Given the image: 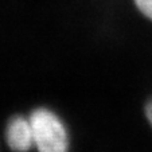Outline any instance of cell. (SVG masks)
<instances>
[{
    "label": "cell",
    "instance_id": "obj_1",
    "mask_svg": "<svg viewBox=\"0 0 152 152\" xmlns=\"http://www.w3.org/2000/svg\"><path fill=\"white\" fill-rule=\"evenodd\" d=\"M34 148L38 152H69V133L63 121L47 108H37L28 116Z\"/></svg>",
    "mask_w": 152,
    "mask_h": 152
},
{
    "label": "cell",
    "instance_id": "obj_2",
    "mask_svg": "<svg viewBox=\"0 0 152 152\" xmlns=\"http://www.w3.org/2000/svg\"><path fill=\"white\" fill-rule=\"evenodd\" d=\"M6 140L14 152H28L34 148L32 129L30 118L26 116H14L6 128Z\"/></svg>",
    "mask_w": 152,
    "mask_h": 152
},
{
    "label": "cell",
    "instance_id": "obj_3",
    "mask_svg": "<svg viewBox=\"0 0 152 152\" xmlns=\"http://www.w3.org/2000/svg\"><path fill=\"white\" fill-rule=\"evenodd\" d=\"M135 4L144 16L152 20V0H135Z\"/></svg>",
    "mask_w": 152,
    "mask_h": 152
},
{
    "label": "cell",
    "instance_id": "obj_4",
    "mask_svg": "<svg viewBox=\"0 0 152 152\" xmlns=\"http://www.w3.org/2000/svg\"><path fill=\"white\" fill-rule=\"evenodd\" d=\"M145 116H147V118H148L149 124L152 125V100H149L148 104L145 105Z\"/></svg>",
    "mask_w": 152,
    "mask_h": 152
}]
</instances>
